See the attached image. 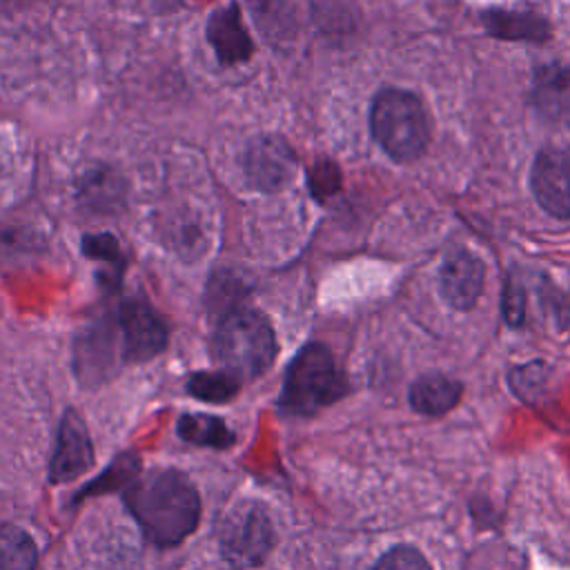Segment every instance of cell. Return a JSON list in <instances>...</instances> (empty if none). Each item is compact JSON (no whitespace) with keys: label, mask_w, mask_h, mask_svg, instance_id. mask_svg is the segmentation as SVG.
<instances>
[{"label":"cell","mask_w":570,"mask_h":570,"mask_svg":"<svg viewBox=\"0 0 570 570\" xmlns=\"http://www.w3.org/2000/svg\"><path fill=\"white\" fill-rule=\"evenodd\" d=\"M122 499L147 541L158 548L178 546L198 525V492L191 481L176 470H156L136 476L127 483Z\"/></svg>","instance_id":"obj_1"},{"label":"cell","mask_w":570,"mask_h":570,"mask_svg":"<svg viewBox=\"0 0 570 570\" xmlns=\"http://www.w3.org/2000/svg\"><path fill=\"white\" fill-rule=\"evenodd\" d=\"M212 352L220 370L256 379L269 370L276 356V338L269 321L249 307H229L212 338Z\"/></svg>","instance_id":"obj_2"},{"label":"cell","mask_w":570,"mask_h":570,"mask_svg":"<svg viewBox=\"0 0 570 570\" xmlns=\"http://www.w3.org/2000/svg\"><path fill=\"white\" fill-rule=\"evenodd\" d=\"M345 379L323 343H307L289 363L278 410L294 416L314 414L345 394Z\"/></svg>","instance_id":"obj_3"},{"label":"cell","mask_w":570,"mask_h":570,"mask_svg":"<svg viewBox=\"0 0 570 570\" xmlns=\"http://www.w3.org/2000/svg\"><path fill=\"white\" fill-rule=\"evenodd\" d=\"M370 125L383 151L399 163L414 160L428 147V116L421 100L410 91H379L372 105Z\"/></svg>","instance_id":"obj_4"},{"label":"cell","mask_w":570,"mask_h":570,"mask_svg":"<svg viewBox=\"0 0 570 570\" xmlns=\"http://www.w3.org/2000/svg\"><path fill=\"white\" fill-rule=\"evenodd\" d=\"M274 546L269 517L258 503H238L223 521L220 550L236 568L258 566Z\"/></svg>","instance_id":"obj_5"},{"label":"cell","mask_w":570,"mask_h":570,"mask_svg":"<svg viewBox=\"0 0 570 570\" xmlns=\"http://www.w3.org/2000/svg\"><path fill=\"white\" fill-rule=\"evenodd\" d=\"M120 330V350L125 361H149L167 345V325L158 312L142 298H127L116 314Z\"/></svg>","instance_id":"obj_6"},{"label":"cell","mask_w":570,"mask_h":570,"mask_svg":"<svg viewBox=\"0 0 570 570\" xmlns=\"http://www.w3.org/2000/svg\"><path fill=\"white\" fill-rule=\"evenodd\" d=\"M532 191L548 214L570 218V145H550L537 154Z\"/></svg>","instance_id":"obj_7"},{"label":"cell","mask_w":570,"mask_h":570,"mask_svg":"<svg viewBox=\"0 0 570 570\" xmlns=\"http://www.w3.org/2000/svg\"><path fill=\"white\" fill-rule=\"evenodd\" d=\"M94 463V448L82 419L69 410L58 428L56 452L49 468V479L53 483H67L85 474Z\"/></svg>","instance_id":"obj_8"},{"label":"cell","mask_w":570,"mask_h":570,"mask_svg":"<svg viewBox=\"0 0 570 570\" xmlns=\"http://www.w3.org/2000/svg\"><path fill=\"white\" fill-rule=\"evenodd\" d=\"M294 167L292 149L278 136H258L245 151V174L258 189H278Z\"/></svg>","instance_id":"obj_9"},{"label":"cell","mask_w":570,"mask_h":570,"mask_svg":"<svg viewBox=\"0 0 570 570\" xmlns=\"http://www.w3.org/2000/svg\"><path fill=\"white\" fill-rule=\"evenodd\" d=\"M483 289V263L468 249L450 252L441 267V292L456 309H470Z\"/></svg>","instance_id":"obj_10"},{"label":"cell","mask_w":570,"mask_h":570,"mask_svg":"<svg viewBox=\"0 0 570 570\" xmlns=\"http://www.w3.org/2000/svg\"><path fill=\"white\" fill-rule=\"evenodd\" d=\"M207 40L220 65H236L252 56V38L240 22V11L234 2L218 7L205 27Z\"/></svg>","instance_id":"obj_11"},{"label":"cell","mask_w":570,"mask_h":570,"mask_svg":"<svg viewBox=\"0 0 570 570\" xmlns=\"http://www.w3.org/2000/svg\"><path fill=\"white\" fill-rule=\"evenodd\" d=\"M532 102L537 111L554 122L570 120V69L550 62L534 71Z\"/></svg>","instance_id":"obj_12"},{"label":"cell","mask_w":570,"mask_h":570,"mask_svg":"<svg viewBox=\"0 0 570 570\" xmlns=\"http://www.w3.org/2000/svg\"><path fill=\"white\" fill-rule=\"evenodd\" d=\"M461 383L443 374H423L410 387V403L421 414H445L461 399Z\"/></svg>","instance_id":"obj_13"},{"label":"cell","mask_w":570,"mask_h":570,"mask_svg":"<svg viewBox=\"0 0 570 570\" xmlns=\"http://www.w3.org/2000/svg\"><path fill=\"white\" fill-rule=\"evenodd\" d=\"M485 29L492 36L505 40H546L550 36V27L534 13H517V11H490L483 16Z\"/></svg>","instance_id":"obj_14"},{"label":"cell","mask_w":570,"mask_h":570,"mask_svg":"<svg viewBox=\"0 0 570 570\" xmlns=\"http://www.w3.org/2000/svg\"><path fill=\"white\" fill-rule=\"evenodd\" d=\"M178 434L183 441L205 448H229L234 443V432L225 421L212 414H185L178 421Z\"/></svg>","instance_id":"obj_15"},{"label":"cell","mask_w":570,"mask_h":570,"mask_svg":"<svg viewBox=\"0 0 570 570\" xmlns=\"http://www.w3.org/2000/svg\"><path fill=\"white\" fill-rule=\"evenodd\" d=\"M38 548L18 525H0V570H36Z\"/></svg>","instance_id":"obj_16"},{"label":"cell","mask_w":570,"mask_h":570,"mask_svg":"<svg viewBox=\"0 0 570 570\" xmlns=\"http://www.w3.org/2000/svg\"><path fill=\"white\" fill-rule=\"evenodd\" d=\"M240 379L225 372V370H216V372H196L189 376L187 381V390L191 396L207 401V403H223L229 401L238 394L240 390Z\"/></svg>","instance_id":"obj_17"},{"label":"cell","mask_w":570,"mask_h":570,"mask_svg":"<svg viewBox=\"0 0 570 570\" xmlns=\"http://www.w3.org/2000/svg\"><path fill=\"white\" fill-rule=\"evenodd\" d=\"M82 252H85V256L96 258V261H105L116 272H122L125 258L120 254L118 240L111 234H87L82 238Z\"/></svg>","instance_id":"obj_18"},{"label":"cell","mask_w":570,"mask_h":570,"mask_svg":"<svg viewBox=\"0 0 570 570\" xmlns=\"http://www.w3.org/2000/svg\"><path fill=\"white\" fill-rule=\"evenodd\" d=\"M341 185V171L334 163L330 160H318L312 169H309V191L314 194V198L325 200L327 196H332Z\"/></svg>","instance_id":"obj_19"},{"label":"cell","mask_w":570,"mask_h":570,"mask_svg":"<svg viewBox=\"0 0 570 570\" xmlns=\"http://www.w3.org/2000/svg\"><path fill=\"white\" fill-rule=\"evenodd\" d=\"M374 570H430V563L416 548L399 546L385 552Z\"/></svg>","instance_id":"obj_20"},{"label":"cell","mask_w":570,"mask_h":570,"mask_svg":"<svg viewBox=\"0 0 570 570\" xmlns=\"http://www.w3.org/2000/svg\"><path fill=\"white\" fill-rule=\"evenodd\" d=\"M136 476H138V461H136V456H120V459L114 461V465L100 479H96L94 485L87 488V492H102L107 488L122 485L125 481L131 483Z\"/></svg>","instance_id":"obj_21"},{"label":"cell","mask_w":570,"mask_h":570,"mask_svg":"<svg viewBox=\"0 0 570 570\" xmlns=\"http://www.w3.org/2000/svg\"><path fill=\"white\" fill-rule=\"evenodd\" d=\"M523 314H525V289L517 276H510L503 289V316L512 327H517L523 323Z\"/></svg>","instance_id":"obj_22"}]
</instances>
